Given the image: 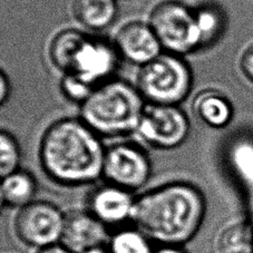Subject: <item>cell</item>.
Wrapping results in <instances>:
<instances>
[{"label":"cell","instance_id":"6","mask_svg":"<svg viewBox=\"0 0 253 253\" xmlns=\"http://www.w3.org/2000/svg\"><path fill=\"white\" fill-rule=\"evenodd\" d=\"M64 212L57 204L47 200H35L17 210L14 219L16 237L24 246L35 251L62 242Z\"/></svg>","mask_w":253,"mask_h":253},{"label":"cell","instance_id":"15","mask_svg":"<svg viewBox=\"0 0 253 253\" xmlns=\"http://www.w3.org/2000/svg\"><path fill=\"white\" fill-rule=\"evenodd\" d=\"M88 34L80 29L66 28L53 37L48 46L50 63L62 74L72 71L74 59Z\"/></svg>","mask_w":253,"mask_h":253},{"label":"cell","instance_id":"3","mask_svg":"<svg viewBox=\"0 0 253 253\" xmlns=\"http://www.w3.org/2000/svg\"><path fill=\"white\" fill-rule=\"evenodd\" d=\"M146 104L136 86L113 78L80 105V119L102 138L124 137L136 133Z\"/></svg>","mask_w":253,"mask_h":253},{"label":"cell","instance_id":"12","mask_svg":"<svg viewBox=\"0 0 253 253\" xmlns=\"http://www.w3.org/2000/svg\"><path fill=\"white\" fill-rule=\"evenodd\" d=\"M112 231L86 209L66 212L62 244L75 253H86L95 248L107 246Z\"/></svg>","mask_w":253,"mask_h":253},{"label":"cell","instance_id":"17","mask_svg":"<svg viewBox=\"0 0 253 253\" xmlns=\"http://www.w3.org/2000/svg\"><path fill=\"white\" fill-rule=\"evenodd\" d=\"M155 244L133 224L113 230L107 249L110 253H153Z\"/></svg>","mask_w":253,"mask_h":253},{"label":"cell","instance_id":"14","mask_svg":"<svg viewBox=\"0 0 253 253\" xmlns=\"http://www.w3.org/2000/svg\"><path fill=\"white\" fill-rule=\"evenodd\" d=\"M193 112L199 120L213 128L225 127L233 116L229 99L214 89L202 90L195 96Z\"/></svg>","mask_w":253,"mask_h":253},{"label":"cell","instance_id":"11","mask_svg":"<svg viewBox=\"0 0 253 253\" xmlns=\"http://www.w3.org/2000/svg\"><path fill=\"white\" fill-rule=\"evenodd\" d=\"M113 42L122 59L141 67L163 53V48L148 21L133 20L117 30Z\"/></svg>","mask_w":253,"mask_h":253},{"label":"cell","instance_id":"23","mask_svg":"<svg viewBox=\"0 0 253 253\" xmlns=\"http://www.w3.org/2000/svg\"><path fill=\"white\" fill-rule=\"evenodd\" d=\"M241 69L248 80L253 82V45L244 51L241 57Z\"/></svg>","mask_w":253,"mask_h":253},{"label":"cell","instance_id":"2","mask_svg":"<svg viewBox=\"0 0 253 253\" xmlns=\"http://www.w3.org/2000/svg\"><path fill=\"white\" fill-rule=\"evenodd\" d=\"M207 199L199 186L171 181L136 195L132 224L155 246L191 242L203 225Z\"/></svg>","mask_w":253,"mask_h":253},{"label":"cell","instance_id":"19","mask_svg":"<svg viewBox=\"0 0 253 253\" xmlns=\"http://www.w3.org/2000/svg\"><path fill=\"white\" fill-rule=\"evenodd\" d=\"M23 153L18 139L6 129L0 128V181L21 169Z\"/></svg>","mask_w":253,"mask_h":253},{"label":"cell","instance_id":"13","mask_svg":"<svg viewBox=\"0 0 253 253\" xmlns=\"http://www.w3.org/2000/svg\"><path fill=\"white\" fill-rule=\"evenodd\" d=\"M73 14L83 27L100 32L110 27L117 18V0H74Z\"/></svg>","mask_w":253,"mask_h":253},{"label":"cell","instance_id":"4","mask_svg":"<svg viewBox=\"0 0 253 253\" xmlns=\"http://www.w3.org/2000/svg\"><path fill=\"white\" fill-rule=\"evenodd\" d=\"M135 86L147 104L180 106L193 87V73L183 56L163 51L138 67Z\"/></svg>","mask_w":253,"mask_h":253},{"label":"cell","instance_id":"21","mask_svg":"<svg viewBox=\"0 0 253 253\" xmlns=\"http://www.w3.org/2000/svg\"><path fill=\"white\" fill-rule=\"evenodd\" d=\"M59 87L65 98L68 99L69 102L82 105L97 86L89 84L88 82L83 80L76 74L65 73L60 80Z\"/></svg>","mask_w":253,"mask_h":253},{"label":"cell","instance_id":"8","mask_svg":"<svg viewBox=\"0 0 253 253\" xmlns=\"http://www.w3.org/2000/svg\"><path fill=\"white\" fill-rule=\"evenodd\" d=\"M190 129L189 117L180 106L146 104L135 134L148 146L171 151L185 143Z\"/></svg>","mask_w":253,"mask_h":253},{"label":"cell","instance_id":"27","mask_svg":"<svg viewBox=\"0 0 253 253\" xmlns=\"http://www.w3.org/2000/svg\"><path fill=\"white\" fill-rule=\"evenodd\" d=\"M6 207V203H5V199H3V195H2V192H1V186H0V214H1V212L3 210V208Z\"/></svg>","mask_w":253,"mask_h":253},{"label":"cell","instance_id":"26","mask_svg":"<svg viewBox=\"0 0 253 253\" xmlns=\"http://www.w3.org/2000/svg\"><path fill=\"white\" fill-rule=\"evenodd\" d=\"M86 253H110V251H108L107 246H104V247L95 248V249H93V250L87 251Z\"/></svg>","mask_w":253,"mask_h":253},{"label":"cell","instance_id":"22","mask_svg":"<svg viewBox=\"0 0 253 253\" xmlns=\"http://www.w3.org/2000/svg\"><path fill=\"white\" fill-rule=\"evenodd\" d=\"M11 95V84L7 74L0 68V108L6 105Z\"/></svg>","mask_w":253,"mask_h":253},{"label":"cell","instance_id":"25","mask_svg":"<svg viewBox=\"0 0 253 253\" xmlns=\"http://www.w3.org/2000/svg\"><path fill=\"white\" fill-rule=\"evenodd\" d=\"M34 253H75V252L69 250V249L65 247L64 244L58 243V244H55V246L43 248V249H41V250H36Z\"/></svg>","mask_w":253,"mask_h":253},{"label":"cell","instance_id":"1","mask_svg":"<svg viewBox=\"0 0 253 253\" xmlns=\"http://www.w3.org/2000/svg\"><path fill=\"white\" fill-rule=\"evenodd\" d=\"M106 146L80 117L55 121L43 130L38 160L42 171L56 185L77 189L97 184L103 176Z\"/></svg>","mask_w":253,"mask_h":253},{"label":"cell","instance_id":"20","mask_svg":"<svg viewBox=\"0 0 253 253\" xmlns=\"http://www.w3.org/2000/svg\"><path fill=\"white\" fill-rule=\"evenodd\" d=\"M202 47L210 45L219 37L223 21L220 11L214 7L202 6L194 9Z\"/></svg>","mask_w":253,"mask_h":253},{"label":"cell","instance_id":"5","mask_svg":"<svg viewBox=\"0 0 253 253\" xmlns=\"http://www.w3.org/2000/svg\"><path fill=\"white\" fill-rule=\"evenodd\" d=\"M148 24L167 53L184 56L202 48L194 9L180 0H163L155 5Z\"/></svg>","mask_w":253,"mask_h":253},{"label":"cell","instance_id":"24","mask_svg":"<svg viewBox=\"0 0 253 253\" xmlns=\"http://www.w3.org/2000/svg\"><path fill=\"white\" fill-rule=\"evenodd\" d=\"M153 253H189L184 246H175V244H162L155 246Z\"/></svg>","mask_w":253,"mask_h":253},{"label":"cell","instance_id":"18","mask_svg":"<svg viewBox=\"0 0 253 253\" xmlns=\"http://www.w3.org/2000/svg\"><path fill=\"white\" fill-rule=\"evenodd\" d=\"M216 244L219 253H253V229L244 222L230 224L221 231Z\"/></svg>","mask_w":253,"mask_h":253},{"label":"cell","instance_id":"10","mask_svg":"<svg viewBox=\"0 0 253 253\" xmlns=\"http://www.w3.org/2000/svg\"><path fill=\"white\" fill-rule=\"evenodd\" d=\"M121 56L113 41L88 35L76 54L72 71L94 86L114 78Z\"/></svg>","mask_w":253,"mask_h":253},{"label":"cell","instance_id":"7","mask_svg":"<svg viewBox=\"0 0 253 253\" xmlns=\"http://www.w3.org/2000/svg\"><path fill=\"white\" fill-rule=\"evenodd\" d=\"M153 173L150 155L133 142H119L106 147L102 181L133 193L147 185Z\"/></svg>","mask_w":253,"mask_h":253},{"label":"cell","instance_id":"9","mask_svg":"<svg viewBox=\"0 0 253 253\" xmlns=\"http://www.w3.org/2000/svg\"><path fill=\"white\" fill-rule=\"evenodd\" d=\"M136 194L104 182L95 184L86 200V210L111 231L132 224Z\"/></svg>","mask_w":253,"mask_h":253},{"label":"cell","instance_id":"16","mask_svg":"<svg viewBox=\"0 0 253 253\" xmlns=\"http://www.w3.org/2000/svg\"><path fill=\"white\" fill-rule=\"evenodd\" d=\"M6 207L17 210L36 200L38 184L36 176L25 169H19L0 181Z\"/></svg>","mask_w":253,"mask_h":253}]
</instances>
